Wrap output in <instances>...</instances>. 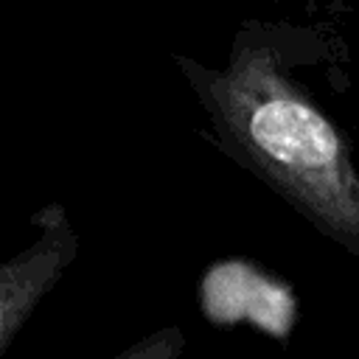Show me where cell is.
Segmentation results:
<instances>
[{"label": "cell", "instance_id": "1", "mask_svg": "<svg viewBox=\"0 0 359 359\" xmlns=\"http://www.w3.org/2000/svg\"><path fill=\"white\" fill-rule=\"evenodd\" d=\"M283 28L244 22L222 67L174 56L219 146L359 258V168L345 132L292 76Z\"/></svg>", "mask_w": 359, "mask_h": 359}, {"label": "cell", "instance_id": "3", "mask_svg": "<svg viewBox=\"0 0 359 359\" xmlns=\"http://www.w3.org/2000/svg\"><path fill=\"white\" fill-rule=\"evenodd\" d=\"M182 353H185V331L180 325H163L132 342L115 359H182Z\"/></svg>", "mask_w": 359, "mask_h": 359}, {"label": "cell", "instance_id": "2", "mask_svg": "<svg viewBox=\"0 0 359 359\" xmlns=\"http://www.w3.org/2000/svg\"><path fill=\"white\" fill-rule=\"evenodd\" d=\"M34 236L0 255V356L79 255V233L62 202L31 216Z\"/></svg>", "mask_w": 359, "mask_h": 359}]
</instances>
